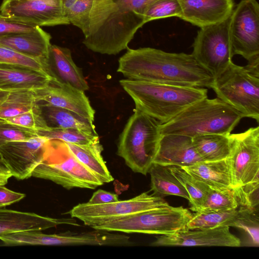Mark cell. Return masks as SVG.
Returning <instances> with one entry per match:
<instances>
[{"label":"cell","instance_id":"cell-1","mask_svg":"<svg viewBox=\"0 0 259 259\" xmlns=\"http://www.w3.org/2000/svg\"><path fill=\"white\" fill-rule=\"evenodd\" d=\"M117 72L127 79L181 86L211 88L214 78L192 55L152 48L128 49Z\"/></svg>","mask_w":259,"mask_h":259},{"label":"cell","instance_id":"cell-2","mask_svg":"<svg viewBox=\"0 0 259 259\" xmlns=\"http://www.w3.org/2000/svg\"><path fill=\"white\" fill-rule=\"evenodd\" d=\"M119 83L136 108L165 123L194 103L207 97V89L123 79Z\"/></svg>","mask_w":259,"mask_h":259},{"label":"cell","instance_id":"cell-3","mask_svg":"<svg viewBox=\"0 0 259 259\" xmlns=\"http://www.w3.org/2000/svg\"><path fill=\"white\" fill-rule=\"evenodd\" d=\"M243 114L218 98L207 97L189 106L169 121L160 124L161 135L230 134Z\"/></svg>","mask_w":259,"mask_h":259},{"label":"cell","instance_id":"cell-4","mask_svg":"<svg viewBox=\"0 0 259 259\" xmlns=\"http://www.w3.org/2000/svg\"><path fill=\"white\" fill-rule=\"evenodd\" d=\"M160 123L135 108L120 135L117 155L134 172L146 175L161 137Z\"/></svg>","mask_w":259,"mask_h":259},{"label":"cell","instance_id":"cell-5","mask_svg":"<svg viewBox=\"0 0 259 259\" xmlns=\"http://www.w3.org/2000/svg\"><path fill=\"white\" fill-rule=\"evenodd\" d=\"M32 176L53 181L67 190L95 189L103 184L72 153L66 143L49 140L41 161Z\"/></svg>","mask_w":259,"mask_h":259},{"label":"cell","instance_id":"cell-6","mask_svg":"<svg viewBox=\"0 0 259 259\" xmlns=\"http://www.w3.org/2000/svg\"><path fill=\"white\" fill-rule=\"evenodd\" d=\"M192 216L187 208L169 205L112 218L91 228L109 232L168 235L187 229Z\"/></svg>","mask_w":259,"mask_h":259},{"label":"cell","instance_id":"cell-7","mask_svg":"<svg viewBox=\"0 0 259 259\" xmlns=\"http://www.w3.org/2000/svg\"><path fill=\"white\" fill-rule=\"evenodd\" d=\"M211 89L217 98L249 117L259 122V74L232 62Z\"/></svg>","mask_w":259,"mask_h":259},{"label":"cell","instance_id":"cell-8","mask_svg":"<svg viewBox=\"0 0 259 259\" xmlns=\"http://www.w3.org/2000/svg\"><path fill=\"white\" fill-rule=\"evenodd\" d=\"M93 34L84 37L89 50L102 54L116 55L127 48L137 30L146 23L144 17L128 7H117Z\"/></svg>","mask_w":259,"mask_h":259},{"label":"cell","instance_id":"cell-9","mask_svg":"<svg viewBox=\"0 0 259 259\" xmlns=\"http://www.w3.org/2000/svg\"><path fill=\"white\" fill-rule=\"evenodd\" d=\"M230 17L220 23L200 28L192 45L191 54L214 79L232 62L234 55L229 36Z\"/></svg>","mask_w":259,"mask_h":259},{"label":"cell","instance_id":"cell-10","mask_svg":"<svg viewBox=\"0 0 259 259\" xmlns=\"http://www.w3.org/2000/svg\"><path fill=\"white\" fill-rule=\"evenodd\" d=\"M230 137L231 152L226 161L232 188L259 182V126L239 134H230Z\"/></svg>","mask_w":259,"mask_h":259},{"label":"cell","instance_id":"cell-11","mask_svg":"<svg viewBox=\"0 0 259 259\" xmlns=\"http://www.w3.org/2000/svg\"><path fill=\"white\" fill-rule=\"evenodd\" d=\"M169 205L160 196L143 192L132 198L105 204L79 203L68 212L86 226H93L108 220Z\"/></svg>","mask_w":259,"mask_h":259},{"label":"cell","instance_id":"cell-12","mask_svg":"<svg viewBox=\"0 0 259 259\" xmlns=\"http://www.w3.org/2000/svg\"><path fill=\"white\" fill-rule=\"evenodd\" d=\"M229 36L233 55L248 62L259 58V4L242 0L230 17Z\"/></svg>","mask_w":259,"mask_h":259},{"label":"cell","instance_id":"cell-13","mask_svg":"<svg viewBox=\"0 0 259 259\" xmlns=\"http://www.w3.org/2000/svg\"><path fill=\"white\" fill-rule=\"evenodd\" d=\"M0 14L8 19L38 26L70 24L62 0H10L3 2Z\"/></svg>","mask_w":259,"mask_h":259},{"label":"cell","instance_id":"cell-14","mask_svg":"<svg viewBox=\"0 0 259 259\" xmlns=\"http://www.w3.org/2000/svg\"><path fill=\"white\" fill-rule=\"evenodd\" d=\"M48 139L40 136L12 141L0 147V153L12 176L24 180L32 176L41 161Z\"/></svg>","mask_w":259,"mask_h":259},{"label":"cell","instance_id":"cell-15","mask_svg":"<svg viewBox=\"0 0 259 259\" xmlns=\"http://www.w3.org/2000/svg\"><path fill=\"white\" fill-rule=\"evenodd\" d=\"M62 1L66 18L81 30L84 37L97 31L118 9L113 0Z\"/></svg>","mask_w":259,"mask_h":259},{"label":"cell","instance_id":"cell-16","mask_svg":"<svg viewBox=\"0 0 259 259\" xmlns=\"http://www.w3.org/2000/svg\"><path fill=\"white\" fill-rule=\"evenodd\" d=\"M230 227L186 229L175 234L162 235L150 244L152 246H219L239 247L241 241L230 231Z\"/></svg>","mask_w":259,"mask_h":259},{"label":"cell","instance_id":"cell-17","mask_svg":"<svg viewBox=\"0 0 259 259\" xmlns=\"http://www.w3.org/2000/svg\"><path fill=\"white\" fill-rule=\"evenodd\" d=\"M33 91L38 103L66 109L94 121L95 111L84 91L52 79L46 87Z\"/></svg>","mask_w":259,"mask_h":259},{"label":"cell","instance_id":"cell-18","mask_svg":"<svg viewBox=\"0 0 259 259\" xmlns=\"http://www.w3.org/2000/svg\"><path fill=\"white\" fill-rule=\"evenodd\" d=\"M180 19L200 28L224 21L234 9L233 0H178Z\"/></svg>","mask_w":259,"mask_h":259},{"label":"cell","instance_id":"cell-19","mask_svg":"<svg viewBox=\"0 0 259 259\" xmlns=\"http://www.w3.org/2000/svg\"><path fill=\"white\" fill-rule=\"evenodd\" d=\"M203 160L197 153L192 138L182 135H161L153 163L187 166Z\"/></svg>","mask_w":259,"mask_h":259},{"label":"cell","instance_id":"cell-20","mask_svg":"<svg viewBox=\"0 0 259 259\" xmlns=\"http://www.w3.org/2000/svg\"><path fill=\"white\" fill-rule=\"evenodd\" d=\"M64 224L79 226L73 219L52 218L32 212L0 208V235L21 231H41Z\"/></svg>","mask_w":259,"mask_h":259},{"label":"cell","instance_id":"cell-21","mask_svg":"<svg viewBox=\"0 0 259 259\" xmlns=\"http://www.w3.org/2000/svg\"><path fill=\"white\" fill-rule=\"evenodd\" d=\"M47 64V73L53 80L84 92L89 89L82 71L73 62L69 49L51 45Z\"/></svg>","mask_w":259,"mask_h":259},{"label":"cell","instance_id":"cell-22","mask_svg":"<svg viewBox=\"0 0 259 259\" xmlns=\"http://www.w3.org/2000/svg\"><path fill=\"white\" fill-rule=\"evenodd\" d=\"M51 36L37 26L33 31L0 37V46L41 61L47 65Z\"/></svg>","mask_w":259,"mask_h":259},{"label":"cell","instance_id":"cell-23","mask_svg":"<svg viewBox=\"0 0 259 259\" xmlns=\"http://www.w3.org/2000/svg\"><path fill=\"white\" fill-rule=\"evenodd\" d=\"M51 80L46 72L25 66L0 63V89L3 90H35L46 87Z\"/></svg>","mask_w":259,"mask_h":259},{"label":"cell","instance_id":"cell-24","mask_svg":"<svg viewBox=\"0 0 259 259\" xmlns=\"http://www.w3.org/2000/svg\"><path fill=\"white\" fill-rule=\"evenodd\" d=\"M182 167L211 189L222 190L232 188L231 172L226 159L212 161H203Z\"/></svg>","mask_w":259,"mask_h":259},{"label":"cell","instance_id":"cell-25","mask_svg":"<svg viewBox=\"0 0 259 259\" xmlns=\"http://www.w3.org/2000/svg\"><path fill=\"white\" fill-rule=\"evenodd\" d=\"M72 153L103 184L113 181L102 155L103 147L99 138L85 145L67 143Z\"/></svg>","mask_w":259,"mask_h":259},{"label":"cell","instance_id":"cell-26","mask_svg":"<svg viewBox=\"0 0 259 259\" xmlns=\"http://www.w3.org/2000/svg\"><path fill=\"white\" fill-rule=\"evenodd\" d=\"M197 153L203 161L226 159L231 152L230 134H200L192 137Z\"/></svg>","mask_w":259,"mask_h":259},{"label":"cell","instance_id":"cell-27","mask_svg":"<svg viewBox=\"0 0 259 259\" xmlns=\"http://www.w3.org/2000/svg\"><path fill=\"white\" fill-rule=\"evenodd\" d=\"M38 104L48 128H75L96 132L94 121L74 112L51 105Z\"/></svg>","mask_w":259,"mask_h":259},{"label":"cell","instance_id":"cell-28","mask_svg":"<svg viewBox=\"0 0 259 259\" xmlns=\"http://www.w3.org/2000/svg\"><path fill=\"white\" fill-rule=\"evenodd\" d=\"M148 173L151 177V190L153 195L162 197L175 195L190 201L187 191L172 174L169 165L153 163Z\"/></svg>","mask_w":259,"mask_h":259},{"label":"cell","instance_id":"cell-29","mask_svg":"<svg viewBox=\"0 0 259 259\" xmlns=\"http://www.w3.org/2000/svg\"><path fill=\"white\" fill-rule=\"evenodd\" d=\"M33 90L10 92L0 106V118L8 119L24 113L38 106Z\"/></svg>","mask_w":259,"mask_h":259},{"label":"cell","instance_id":"cell-30","mask_svg":"<svg viewBox=\"0 0 259 259\" xmlns=\"http://www.w3.org/2000/svg\"><path fill=\"white\" fill-rule=\"evenodd\" d=\"M169 166L172 174L183 186L189 196L190 209L193 211H198L211 189L182 167Z\"/></svg>","mask_w":259,"mask_h":259},{"label":"cell","instance_id":"cell-31","mask_svg":"<svg viewBox=\"0 0 259 259\" xmlns=\"http://www.w3.org/2000/svg\"><path fill=\"white\" fill-rule=\"evenodd\" d=\"M238 210L236 209L195 212L187 225L189 230L213 228L221 226L233 227L235 223Z\"/></svg>","mask_w":259,"mask_h":259},{"label":"cell","instance_id":"cell-32","mask_svg":"<svg viewBox=\"0 0 259 259\" xmlns=\"http://www.w3.org/2000/svg\"><path fill=\"white\" fill-rule=\"evenodd\" d=\"M38 136L48 140H59L66 143L85 145L99 138L96 132L75 128H48L36 131Z\"/></svg>","mask_w":259,"mask_h":259},{"label":"cell","instance_id":"cell-33","mask_svg":"<svg viewBox=\"0 0 259 259\" xmlns=\"http://www.w3.org/2000/svg\"><path fill=\"white\" fill-rule=\"evenodd\" d=\"M239 205L233 188L222 190L211 189L197 212H208L236 209Z\"/></svg>","mask_w":259,"mask_h":259},{"label":"cell","instance_id":"cell-34","mask_svg":"<svg viewBox=\"0 0 259 259\" xmlns=\"http://www.w3.org/2000/svg\"><path fill=\"white\" fill-rule=\"evenodd\" d=\"M234 227L244 230L256 246L259 245L258 209L241 206L238 210Z\"/></svg>","mask_w":259,"mask_h":259},{"label":"cell","instance_id":"cell-35","mask_svg":"<svg viewBox=\"0 0 259 259\" xmlns=\"http://www.w3.org/2000/svg\"><path fill=\"white\" fill-rule=\"evenodd\" d=\"M181 9L178 0H156L145 11L143 17L145 23L161 18H180Z\"/></svg>","mask_w":259,"mask_h":259},{"label":"cell","instance_id":"cell-36","mask_svg":"<svg viewBox=\"0 0 259 259\" xmlns=\"http://www.w3.org/2000/svg\"><path fill=\"white\" fill-rule=\"evenodd\" d=\"M37 136L34 130L0 118V147L10 142L28 140Z\"/></svg>","mask_w":259,"mask_h":259},{"label":"cell","instance_id":"cell-37","mask_svg":"<svg viewBox=\"0 0 259 259\" xmlns=\"http://www.w3.org/2000/svg\"><path fill=\"white\" fill-rule=\"evenodd\" d=\"M0 63L25 66L47 73V65L41 61L2 46H0Z\"/></svg>","mask_w":259,"mask_h":259},{"label":"cell","instance_id":"cell-38","mask_svg":"<svg viewBox=\"0 0 259 259\" xmlns=\"http://www.w3.org/2000/svg\"><path fill=\"white\" fill-rule=\"evenodd\" d=\"M6 120L13 123L35 131L48 128L42 115L39 105L34 109L17 116L6 119Z\"/></svg>","mask_w":259,"mask_h":259},{"label":"cell","instance_id":"cell-39","mask_svg":"<svg viewBox=\"0 0 259 259\" xmlns=\"http://www.w3.org/2000/svg\"><path fill=\"white\" fill-rule=\"evenodd\" d=\"M38 26L11 21L0 14V37L29 32Z\"/></svg>","mask_w":259,"mask_h":259},{"label":"cell","instance_id":"cell-40","mask_svg":"<svg viewBox=\"0 0 259 259\" xmlns=\"http://www.w3.org/2000/svg\"><path fill=\"white\" fill-rule=\"evenodd\" d=\"M25 197L24 193L11 190L0 185V208L17 202Z\"/></svg>","mask_w":259,"mask_h":259},{"label":"cell","instance_id":"cell-41","mask_svg":"<svg viewBox=\"0 0 259 259\" xmlns=\"http://www.w3.org/2000/svg\"><path fill=\"white\" fill-rule=\"evenodd\" d=\"M118 200V196L116 194L99 189L93 193L88 202L91 204H105Z\"/></svg>","mask_w":259,"mask_h":259},{"label":"cell","instance_id":"cell-42","mask_svg":"<svg viewBox=\"0 0 259 259\" xmlns=\"http://www.w3.org/2000/svg\"><path fill=\"white\" fill-rule=\"evenodd\" d=\"M0 174L11 175L9 169L4 162L0 153Z\"/></svg>","mask_w":259,"mask_h":259},{"label":"cell","instance_id":"cell-43","mask_svg":"<svg viewBox=\"0 0 259 259\" xmlns=\"http://www.w3.org/2000/svg\"><path fill=\"white\" fill-rule=\"evenodd\" d=\"M11 177V175L0 174V185H6L9 179Z\"/></svg>","mask_w":259,"mask_h":259},{"label":"cell","instance_id":"cell-44","mask_svg":"<svg viewBox=\"0 0 259 259\" xmlns=\"http://www.w3.org/2000/svg\"><path fill=\"white\" fill-rule=\"evenodd\" d=\"M9 92L0 89V106L7 98Z\"/></svg>","mask_w":259,"mask_h":259},{"label":"cell","instance_id":"cell-45","mask_svg":"<svg viewBox=\"0 0 259 259\" xmlns=\"http://www.w3.org/2000/svg\"><path fill=\"white\" fill-rule=\"evenodd\" d=\"M117 7H128L131 0H113Z\"/></svg>","mask_w":259,"mask_h":259},{"label":"cell","instance_id":"cell-46","mask_svg":"<svg viewBox=\"0 0 259 259\" xmlns=\"http://www.w3.org/2000/svg\"><path fill=\"white\" fill-rule=\"evenodd\" d=\"M10 1V0H4L3 2H6V1Z\"/></svg>","mask_w":259,"mask_h":259}]
</instances>
